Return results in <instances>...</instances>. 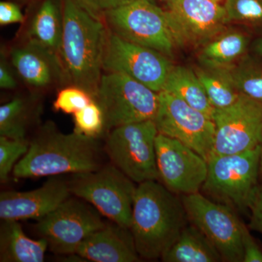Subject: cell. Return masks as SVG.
I'll return each instance as SVG.
<instances>
[{
  "label": "cell",
  "instance_id": "cell-27",
  "mask_svg": "<svg viewBox=\"0 0 262 262\" xmlns=\"http://www.w3.org/2000/svg\"><path fill=\"white\" fill-rule=\"evenodd\" d=\"M227 23L262 28V0H225Z\"/></svg>",
  "mask_w": 262,
  "mask_h": 262
},
{
  "label": "cell",
  "instance_id": "cell-24",
  "mask_svg": "<svg viewBox=\"0 0 262 262\" xmlns=\"http://www.w3.org/2000/svg\"><path fill=\"white\" fill-rule=\"evenodd\" d=\"M34 117L32 98L16 96L0 106V136L9 139H26Z\"/></svg>",
  "mask_w": 262,
  "mask_h": 262
},
{
  "label": "cell",
  "instance_id": "cell-5",
  "mask_svg": "<svg viewBox=\"0 0 262 262\" xmlns=\"http://www.w3.org/2000/svg\"><path fill=\"white\" fill-rule=\"evenodd\" d=\"M68 183L76 198L92 205L114 223L130 229L137 187L115 165L73 174Z\"/></svg>",
  "mask_w": 262,
  "mask_h": 262
},
{
  "label": "cell",
  "instance_id": "cell-22",
  "mask_svg": "<svg viewBox=\"0 0 262 262\" xmlns=\"http://www.w3.org/2000/svg\"><path fill=\"white\" fill-rule=\"evenodd\" d=\"M160 259L165 262L222 261L211 241L190 222Z\"/></svg>",
  "mask_w": 262,
  "mask_h": 262
},
{
  "label": "cell",
  "instance_id": "cell-10",
  "mask_svg": "<svg viewBox=\"0 0 262 262\" xmlns=\"http://www.w3.org/2000/svg\"><path fill=\"white\" fill-rule=\"evenodd\" d=\"M105 225L101 213L92 205L78 198H69L38 220L36 230L53 252L72 255L84 239Z\"/></svg>",
  "mask_w": 262,
  "mask_h": 262
},
{
  "label": "cell",
  "instance_id": "cell-1",
  "mask_svg": "<svg viewBox=\"0 0 262 262\" xmlns=\"http://www.w3.org/2000/svg\"><path fill=\"white\" fill-rule=\"evenodd\" d=\"M63 29L59 55L70 84L96 98L103 74V59L108 29L103 17L76 0H63Z\"/></svg>",
  "mask_w": 262,
  "mask_h": 262
},
{
  "label": "cell",
  "instance_id": "cell-36",
  "mask_svg": "<svg viewBox=\"0 0 262 262\" xmlns=\"http://www.w3.org/2000/svg\"><path fill=\"white\" fill-rule=\"evenodd\" d=\"M251 49H252L253 54L261 57L262 58V36L256 38L252 43H251Z\"/></svg>",
  "mask_w": 262,
  "mask_h": 262
},
{
  "label": "cell",
  "instance_id": "cell-9",
  "mask_svg": "<svg viewBox=\"0 0 262 262\" xmlns=\"http://www.w3.org/2000/svg\"><path fill=\"white\" fill-rule=\"evenodd\" d=\"M189 222L220 253L222 261L243 262L242 224L233 208L201 192L181 196Z\"/></svg>",
  "mask_w": 262,
  "mask_h": 262
},
{
  "label": "cell",
  "instance_id": "cell-19",
  "mask_svg": "<svg viewBox=\"0 0 262 262\" xmlns=\"http://www.w3.org/2000/svg\"><path fill=\"white\" fill-rule=\"evenodd\" d=\"M63 29V0H43L24 25L21 39L59 53Z\"/></svg>",
  "mask_w": 262,
  "mask_h": 262
},
{
  "label": "cell",
  "instance_id": "cell-32",
  "mask_svg": "<svg viewBox=\"0 0 262 262\" xmlns=\"http://www.w3.org/2000/svg\"><path fill=\"white\" fill-rule=\"evenodd\" d=\"M248 211L250 212L248 227L262 234V186L260 184L250 200Z\"/></svg>",
  "mask_w": 262,
  "mask_h": 262
},
{
  "label": "cell",
  "instance_id": "cell-39",
  "mask_svg": "<svg viewBox=\"0 0 262 262\" xmlns=\"http://www.w3.org/2000/svg\"><path fill=\"white\" fill-rule=\"evenodd\" d=\"M214 1L220 2V1H221V0H214Z\"/></svg>",
  "mask_w": 262,
  "mask_h": 262
},
{
  "label": "cell",
  "instance_id": "cell-33",
  "mask_svg": "<svg viewBox=\"0 0 262 262\" xmlns=\"http://www.w3.org/2000/svg\"><path fill=\"white\" fill-rule=\"evenodd\" d=\"M249 227L242 224L243 262H262V250L250 233Z\"/></svg>",
  "mask_w": 262,
  "mask_h": 262
},
{
  "label": "cell",
  "instance_id": "cell-13",
  "mask_svg": "<svg viewBox=\"0 0 262 262\" xmlns=\"http://www.w3.org/2000/svg\"><path fill=\"white\" fill-rule=\"evenodd\" d=\"M211 155H232L262 144V101L244 94L229 107L215 110Z\"/></svg>",
  "mask_w": 262,
  "mask_h": 262
},
{
  "label": "cell",
  "instance_id": "cell-18",
  "mask_svg": "<svg viewBox=\"0 0 262 262\" xmlns=\"http://www.w3.org/2000/svg\"><path fill=\"white\" fill-rule=\"evenodd\" d=\"M76 254L85 261L94 262L141 261L130 229L114 222L106 224L84 239Z\"/></svg>",
  "mask_w": 262,
  "mask_h": 262
},
{
  "label": "cell",
  "instance_id": "cell-30",
  "mask_svg": "<svg viewBox=\"0 0 262 262\" xmlns=\"http://www.w3.org/2000/svg\"><path fill=\"white\" fill-rule=\"evenodd\" d=\"M94 99L92 95L82 88L68 84L59 90L53 106L55 111L74 115Z\"/></svg>",
  "mask_w": 262,
  "mask_h": 262
},
{
  "label": "cell",
  "instance_id": "cell-28",
  "mask_svg": "<svg viewBox=\"0 0 262 262\" xmlns=\"http://www.w3.org/2000/svg\"><path fill=\"white\" fill-rule=\"evenodd\" d=\"M73 116L74 131L77 134L97 139L105 132L103 110L96 99L74 114Z\"/></svg>",
  "mask_w": 262,
  "mask_h": 262
},
{
  "label": "cell",
  "instance_id": "cell-2",
  "mask_svg": "<svg viewBox=\"0 0 262 262\" xmlns=\"http://www.w3.org/2000/svg\"><path fill=\"white\" fill-rule=\"evenodd\" d=\"M189 223L181 196L158 181L138 184L130 230L141 258H161Z\"/></svg>",
  "mask_w": 262,
  "mask_h": 262
},
{
  "label": "cell",
  "instance_id": "cell-17",
  "mask_svg": "<svg viewBox=\"0 0 262 262\" xmlns=\"http://www.w3.org/2000/svg\"><path fill=\"white\" fill-rule=\"evenodd\" d=\"M68 182L51 177L42 187L27 192L0 193L2 220H40L70 198Z\"/></svg>",
  "mask_w": 262,
  "mask_h": 262
},
{
  "label": "cell",
  "instance_id": "cell-23",
  "mask_svg": "<svg viewBox=\"0 0 262 262\" xmlns=\"http://www.w3.org/2000/svg\"><path fill=\"white\" fill-rule=\"evenodd\" d=\"M162 91L170 93L210 118H213L215 108L210 102L194 69L173 66Z\"/></svg>",
  "mask_w": 262,
  "mask_h": 262
},
{
  "label": "cell",
  "instance_id": "cell-21",
  "mask_svg": "<svg viewBox=\"0 0 262 262\" xmlns=\"http://www.w3.org/2000/svg\"><path fill=\"white\" fill-rule=\"evenodd\" d=\"M250 45L249 34L226 29L201 48L198 59L203 67L227 68L248 54Z\"/></svg>",
  "mask_w": 262,
  "mask_h": 262
},
{
  "label": "cell",
  "instance_id": "cell-15",
  "mask_svg": "<svg viewBox=\"0 0 262 262\" xmlns=\"http://www.w3.org/2000/svg\"><path fill=\"white\" fill-rule=\"evenodd\" d=\"M156 160L159 181L177 195L201 192L208 174V161L185 144L158 134Z\"/></svg>",
  "mask_w": 262,
  "mask_h": 262
},
{
  "label": "cell",
  "instance_id": "cell-29",
  "mask_svg": "<svg viewBox=\"0 0 262 262\" xmlns=\"http://www.w3.org/2000/svg\"><path fill=\"white\" fill-rule=\"evenodd\" d=\"M29 142L27 139H9L0 136V181L8 182L10 174L13 171L19 160L27 154Z\"/></svg>",
  "mask_w": 262,
  "mask_h": 262
},
{
  "label": "cell",
  "instance_id": "cell-34",
  "mask_svg": "<svg viewBox=\"0 0 262 262\" xmlns=\"http://www.w3.org/2000/svg\"><path fill=\"white\" fill-rule=\"evenodd\" d=\"M94 14L102 16L103 13L110 10L117 9L132 3L134 0H76Z\"/></svg>",
  "mask_w": 262,
  "mask_h": 262
},
{
  "label": "cell",
  "instance_id": "cell-7",
  "mask_svg": "<svg viewBox=\"0 0 262 262\" xmlns=\"http://www.w3.org/2000/svg\"><path fill=\"white\" fill-rule=\"evenodd\" d=\"M158 135L154 120L115 127L107 133L106 152L113 165L134 183L159 181L156 160Z\"/></svg>",
  "mask_w": 262,
  "mask_h": 262
},
{
  "label": "cell",
  "instance_id": "cell-35",
  "mask_svg": "<svg viewBox=\"0 0 262 262\" xmlns=\"http://www.w3.org/2000/svg\"><path fill=\"white\" fill-rule=\"evenodd\" d=\"M25 21V16L18 4L10 1H2L0 3V25L24 24Z\"/></svg>",
  "mask_w": 262,
  "mask_h": 262
},
{
  "label": "cell",
  "instance_id": "cell-3",
  "mask_svg": "<svg viewBox=\"0 0 262 262\" xmlns=\"http://www.w3.org/2000/svg\"><path fill=\"white\" fill-rule=\"evenodd\" d=\"M101 167L96 139L75 131L63 134L49 121L29 142L28 151L15 165L13 175L18 179L58 177L94 171Z\"/></svg>",
  "mask_w": 262,
  "mask_h": 262
},
{
  "label": "cell",
  "instance_id": "cell-16",
  "mask_svg": "<svg viewBox=\"0 0 262 262\" xmlns=\"http://www.w3.org/2000/svg\"><path fill=\"white\" fill-rule=\"evenodd\" d=\"M8 53L17 76L33 91L43 92L70 84L56 52L21 39Z\"/></svg>",
  "mask_w": 262,
  "mask_h": 262
},
{
  "label": "cell",
  "instance_id": "cell-8",
  "mask_svg": "<svg viewBox=\"0 0 262 262\" xmlns=\"http://www.w3.org/2000/svg\"><path fill=\"white\" fill-rule=\"evenodd\" d=\"M111 32L172 58L176 46L163 8L151 0H134L102 15Z\"/></svg>",
  "mask_w": 262,
  "mask_h": 262
},
{
  "label": "cell",
  "instance_id": "cell-25",
  "mask_svg": "<svg viewBox=\"0 0 262 262\" xmlns=\"http://www.w3.org/2000/svg\"><path fill=\"white\" fill-rule=\"evenodd\" d=\"M194 70L215 110L229 107L238 99L241 94L234 87L225 69L201 65Z\"/></svg>",
  "mask_w": 262,
  "mask_h": 262
},
{
  "label": "cell",
  "instance_id": "cell-14",
  "mask_svg": "<svg viewBox=\"0 0 262 262\" xmlns=\"http://www.w3.org/2000/svg\"><path fill=\"white\" fill-rule=\"evenodd\" d=\"M173 67L171 58L163 53L122 39L108 29L103 72H121L159 93Z\"/></svg>",
  "mask_w": 262,
  "mask_h": 262
},
{
  "label": "cell",
  "instance_id": "cell-37",
  "mask_svg": "<svg viewBox=\"0 0 262 262\" xmlns=\"http://www.w3.org/2000/svg\"><path fill=\"white\" fill-rule=\"evenodd\" d=\"M155 4L158 5L160 8L165 9L169 4L172 3L173 0H151Z\"/></svg>",
  "mask_w": 262,
  "mask_h": 262
},
{
  "label": "cell",
  "instance_id": "cell-11",
  "mask_svg": "<svg viewBox=\"0 0 262 262\" xmlns=\"http://www.w3.org/2000/svg\"><path fill=\"white\" fill-rule=\"evenodd\" d=\"M154 122L158 134L177 139L208 160L214 144L213 119L177 96L161 91Z\"/></svg>",
  "mask_w": 262,
  "mask_h": 262
},
{
  "label": "cell",
  "instance_id": "cell-26",
  "mask_svg": "<svg viewBox=\"0 0 262 262\" xmlns=\"http://www.w3.org/2000/svg\"><path fill=\"white\" fill-rule=\"evenodd\" d=\"M225 69L239 94L262 101V58L246 54L233 65Z\"/></svg>",
  "mask_w": 262,
  "mask_h": 262
},
{
  "label": "cell",
  "instance_id": "cell-38",
  "mask_svg": "<svg viewBox=\"0 0 262 262\" xmlns=\"http://www.w3.org/2000/svg\"><path fill=\"white\" fill-rule=\"evenodd\" d=\"M259 184L262 186V144L261 150H260V160H259Z\"/></svg>",
  "mask_w": 262,
  "mask_h": 262
},
{
  "label": "cell",
  "instance_id": "cell-6",
  "mask_svg": "<svg viewBox=\"0 0 262 262\" xmlns=\"http://www.w3.org/2000/svg\"><path fill=\"white\" fill-rule=\"evenodd\" d=\"M95 99L102 108L105 131L154 120L159 93L121 72H103Z\"/></svg>",
  "mask_w": 262,
  "mask_h": 262
},
{
  "label": "cell",
  "instance_id": "cell-12",
  "mask_svg": "<svg viewBox=\"0 0 262 262\" xmlns=\"http://www.w3.org/2000/svg\"><path fill=\"white\" fill-rule=\"evenodd\" d=\"M164 10L177 47L201 48L228 25L225 7L214 0H173Z\"/></svg>",
  "mask_w": 262,
  "mask_h": 262
},
{
  "label": "cell",
  "instance_id": "cell-31",
  "mask_svg": "<svg viewBox=\"0 0 262 262\" xmlns=\"http://www.w3.org/2000/svg\"><path fill=\"white\" fill-rule=\"evenodd\" d=\"M8 53L1 50L0 56V88L3 90H15L18 87L16 72L10 61Z\"/></svg>",
  "mask_w": 262,
  "mask_h": 262
},
{
  "label": "cell",
  "instance_id": "cell-4",
  "mask_svg": "<svg viewBox=\"0 0 262 262\" xmlns=\"http://www.w3.org/2000/svg\"><path fill=\"white\" fill-rule=\"evenodd\" d=\"M261 146L232 155H210L208 174L201 192L234 210L248 211V204L259 185Z\"/></svg>",
  "mask_w": 262,
  "mask_h": 262
},
{
  "label": "cell",
  "instance_id": "cell-20",
  "mask_svg": "<svg viewBox=\"0 0 262 262\" xmlns=\"http://www.w3.org/2000/svg\"><path fill=\"white\" fill-rule=\"evenodd\" d=\"M0 226V261L42 262L48 244L40 237L26 235L19 221L2 220Z\"/></svg>",
  "mask_w": 262,
  "mask_h": 262
}]
</instances>
